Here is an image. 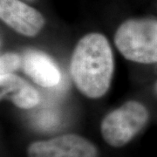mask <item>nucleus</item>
<instances>
[{
  "label": "nucleus",
  "instance_id": "1",
  "mask_svg": "<svg viewBox=\"0 0 157 157\" xmlns=\"http://www.w3.org/2000/svg\"><path fill=\"white\" fill-rule=\"evenodd\" d=\"M114 63L111 46L101 33L86 34L78 40L71 59V74L78 91L91 99L106 94Z\"/></svg>",
  "mask_w": 157,
  "mask_h": 157
},
{
  "label": "nucleus",
  "instance_id": "2",
  "mask_svg": "<svg viewBox=\"0 0 157 157\" xmlns=\"http://www.w3.org/2000/svg\"><path fill=\"white\" fill-rule=\"evenodd\" d=\"M114 44L130 61L157 63V20L140 18L125 21L115 33Z\"/></svg>",
  "mask_w": 157,
  "mask_h": 157
},
{
  "label": "nucleus",
  "instance_id": "3",
  "mask_svg": "<svg viewBox=\"0 0 157 157\" xmlns=\"http://www.w3.org/2000/svg\"><path fill=\"white\" fill-rule=\"evenodd\" d=\"M148 120L147 108L130 101L106 115L101 122V135L108 145L121 147L128 144L144 128Z\"/></svg>",
  "mask_w": 157,
  "mask_h": 157
},
{
  "label": "nucleus",
  "instance_id": "4",
  "mask_svg": "<svg viewBox=\"0 0 157 157\" xmlns=\"http://www.w3.org/2000/svg\"><path fill=\"white\" fill-rule=\"evenodd\" d=\"M28 157H98L96 147L86 138L68 134L32 143Z\"/></svg>",
  "mask_w": 157,
  "mask_h": 157
},
{
  "label": "nucleus",
  "instance_id": "5",
  "mask_svg": "<svg viewBox=\"0 0 157 157\" xmlns=\"http://www.w3.org/2000/svg\"><path fill=\"white\" fill-rule=\"evenodd\" d=\"M0 17L17 33L34 37L45 25L43 15L20 0H0Z\"/></svg>",
  "mask_w": 157,
  "mask_h": 157
},
{
  "label": "nucleus",
  "instance_id": "6",
  "mask_svg": "<svg viewBox=\"0 0 157 157\" xmlns=\"http://www.w3.org/2000/svg\"><path fill=\"white\" fill-rule=\"evenodd\" d=\"M21 68L29 78L42 87L56 86L61 80V73L48 54L39 50L27 49L21 56Z\"/></svg>",
  "mask_w": 157,
  "mask_h": 157
},
{
  "label": "nucleus",
  "instance_id": "7",
  "mask_svg": "<svg viewBox=\"0 0 157 157\" xmlns=\"http://www.w3.org/2000/svg\"><path fill=\"white\" fill-rule=\"evenodd\" d=\"M1 99H7L18 108L30 109L40 101L39 92L24 78L14 73L0 76Z\"/></svg>",
  "mask_w": 157,
  "mask_h": 157
},
{
  "label": "nucleus",
  "instance_id": "8",
  "mask_svg": "<svg viewBox=\"0 0 157 157\" xmlns=\"http://www.w3.org/2000/svg\"><path fill=\"white\" fill-rule=\"evenodd\" d=\"M21 56L14 52H6L0 59V76L13 73L21 67Z\"/></svg>",
  "mask_w": 157,
  "mask_h": 157
},
{
  "label": "nucleus",
  "instance_id": "9",
  "mask_svg": "<svg viewBox=\"0 0 157 157\" xmlns=\"http://www.w3.org/2000/svg\"><path fill=\"white\" fill-rule=\"evenodd\" d=\"M156 89H157V84H156Z\"/></svg>",
  "mask_w": 157,
  "mask_h": 157
}]
</instances>
